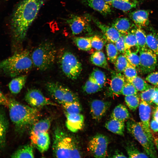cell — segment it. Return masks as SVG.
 <instances>
[{
    "instance_id": "277c9868",
    "label": "cell",
    "mask_w": 158,
    "mask_h": 158,
    "mask_svg": "<svg viewBox=\"0 0 158 158\" xmlns=\"http://www.w3.org/2000/svg\"><path fill=\"white\" fill-rule=\"evenodd\" d=\"M52 150L56 158H80V152L74 139L64 130L56 128L53 134Z\"/></svg>"
},
{
    "instance_id": "ac0fdd59",
    "label": "cell",
    "mask_w": 158,
    "mask_h": 158,
    "mask_svg": "<svg viewBox=\"0 0 158 158\" xmlns=\"http://www.w3.org/2000/svg\"><path fill=\"white\" fill-rule=\"evenodd\" d=\"M50 125V121L48 118L41 119L35 122L33 124L30 135V139L32 144L39 135L48 131Z\"/></svg>"
},
{
    "instance_id": "d590c367",
    "label": "cell",
    "mask_w": 158,
    "mask_h": 158,
    "mask_svg": "<svg viewBox=\"0 0 158 158\" xmlns=\"http://www.w3.org/2000/svg\"><path fill=\"white\" fill-rule=\"evenodd\" d=\"M135 34L139 49L147 47L146 42V35L142 28L136 27Z\"/></svg>"
},
{
    "instance_id": "7bdbcfd3",
    "label": "cell",
    "mask_w": 158,
    "mask_h": 158,
    "mask_svg": "<svg viewBox=\"0 0 158 158\" xmlns=\"http://www.w3.org/2000/svg\"><path fill=\"white\" fill-rule=\"evenodd\" d=\"M156 87L153 86L141 92L140 94L141 101L145 102L150 105L152 104V97Z\"/></svg>"
},
{
    "instance_id": "d6986e66",
    "label": "cell",
    "mask_w": 158,
    "mask_h": 158,
    "mask_svg": "<svg viewBox=\"0 0 158 158\" xmlns=\"http://www.w3.org/2000/svg\"><path fill=\"white\" fill-rule=\"evenodd\" d=\"M83 4L98 12L102 15L107 16L111 12V8L104 0H82Z\"/></svg>"
},
{
    "instance_id": "bcb514c9",
    "label": "cell",
    "mask_w": 158,
    "mask_h": 158,
    "mask_svg": "<svg viewBox=\"0 0 158 158\" xmlns=\"http://www.w3.org/2000/svg\"><path fill=\"white\" fill-rule=\"evenodd\" d=\"M123 72L126 80L131 79L137 75L136 68L132 66L129 63Z\"/></svg>"
},
{
    "instance_id": "f35d334b",
    "label": "cell",
    "mask_w": 158,
    "mask_h": 158,
    "mask_svg": "<svg viewBox=\"0 0 158 158\" xmlns=\"http://www.w3.org/2000/svg\"><path fill=\"white\" fill-rule=\"evenodd\" d=\"M124 99L126 105L132 111H135L139 105V98L137 94L125 96Z\"/></svg>"
},
{
    "instance_id": "83f0119b",
    "label": "cell",
    "mask_w": 158,
    "mask_h": 158,
    "mask_svg": "<svg viewBox=\"0 0 158 158\" xmlns=\"http://www.w3.org/2000/svg\"><path fill=\"white\" fill-rule=\"evenodd\" d=\"M130 114L127 108L122 104L116 106L111 113V118L124 122L130 117Z\"/></svg>"
},
{
    "instance_id": "7402d4cb",
    "label": "cell",
    "mask_w": 158,
    "mask_h": 158,
    "mask_svg": "<svg viewBox=\"0 0 158 158\" xmlns=\"http://www.w3.org/2000/svg\"><path fill=\"white\" fill-rule=\"evenodd\" d=\"M136 28V26L125 35V51L128 50L136 53L139 51L140 49L135 34Z\"/></svg>"
},
{
    "instance_id": "3957f363",
    "label": "cell",
    "mask_w": 158,
    "mask_h": 158,
    "mask_svg": "<svg viewBox=\"0 0 158 158\" xmlns=\"http://www.w3.org/2000/svg\"><path fill=\"white\" fill-rule=\"evenodd\" d=\"M33 65L31 55L27 49L15 53L0 62V72L11 77L29 71Z\"/></svg>"
},
{
    "instance_id": "9a60e30c",
    "label": "cell",
    "mask_w": 158,
    "mask_h": 158,
    "mask_svg": "<svg viewBox=\"0 0 158 158\" xmlns=\"http://www.w3.org/2000/svg\"><path fill=\"white\" fill-rule=\"evenodd\" d=\"M91 18L107 40L109 42L115 43L121 35L122 34L113 27L107 25L92 16H91Z\"/></svg>"
},
{
    "instance_id": "4316f807",
    "label": "cell",
    "mask_w": 158,
    "mask_h": 158,
    "mask_svg": "<svg viewBox=\"0 0 158 158\" xmlns=\"http://www.w3.org/2000/svg\"><path fill=\"white\" fill-rule=\"evenodd\" d=\"M124 122L111 118L106 123L105 127L113 133L121 135H123L125 128Z\"/></svg>"
},
{
    "instance_id": "7c38bea8",
    "label": "cell",
    "mask_w": 158,
    "mask_h": 158,
    "mask_svg": "<svg viewBox=\"0 0 158 158\" xmlns=\"http://www.w3.org/2000/svg\"><path fill=\"white\" fill-rule=\"evenodd\" d=\"M25 99L30 106L35 108L48 105H57L37 89L32 88L28 90L25 95Z\"/></svg>"
},
{
    "instance_id": "c3c4849f",
    "label": "cell",
    "mask_w": 158,
    "mask_h": 158,
    "mask_svg": "<svg viewBox=\"0 0 158 158\" xmlns=\"http://www.w3.org/2000/svg\"><path fill=\"white\" fill-rule=\"evenodd\" d=\"M145 80L156 86H158V71L150 73L146 77Z\"/></svg>"
},
{
    "instance_id": "603a6c76",
    "label": "cell",
    "mask_w": 158,
    "mask_h": 158,
    "mask_svg": "<svg viewBox=\"0 0 158 158\" xmlns=\"http://www.w3.org/2000/svg\"><path fill=\"white\" fill-rule=\"evenodd\" d=\"M140 0H113L111 5L116 8L127 12L136 8Z\"/></svg>"
},
{
    "instance_id": "ee69618b",
    "label": "cell",
    "mask_w": 158,
    "mask_h": 158,
    "mask_svg": "<svg viewBox=\"0 0 158 158\" xmlns=\"http://www.w3.org/2000/svg\"><path fill=\"white\" fill-rule=\"evenodd\" d=\"M122 89L121 94L125 96L137 94L138 91L130 82L126 80Z\"/></svg>"
},
{
    "instance_id": "5b68a950",
    "label": "cell",
    "mask_w": 158,
    "mask_h": 158,
    "mask_svg": "<svg viewBox=\"0 0 158 158\" xmlns=\"http://www.w3.org/2000/svg\"><path fill=\"white\" fill-rule=\"evenodd\" d=\"M56 54L55 46L52 42H42L33 50L31 55L33 65L41 71L50 68L54 63Z\"/></svg>"
},
{
    "instance_id": "ba28073f",
    "label": "cell",
    "mask_w": 158,
    "mask_h": 158,
    "mask_svg": "<svg viewBox=\"0 0 158 158\" xmlns=\"http://www.w3.org/2000/svg\"><path fill=\"white\" fill-rule=\"evenodd\" d=\"M46 88L50 96L60 104L79 101L77 95L69 88L56 82L47 83Z\"/></svg>"
},
{
    "instance_id": "ffe728a7",
    "label": "cell",
    "mask_w": 158,
    "mask_h": 158,
    "mask_svg": "<svg viewBox=\"0 0 158 158\" xmlns=\"http://www.w3.org/2000/svg\"><path fill=\"white\" fill-rule=\"evenodd\" d=\"M126 82L124 76L120 73H114L111 80L110 91L113 95L121 94L123 87Z\"/></svg>"
},
{
    "instance_id": "9f6ffc18",
    "label": "cell",
    "mask_w": 158,
    "mask_h": 158,
    "mask_svg": "<svg viewBox=\"0 0 158 158\" xmlns=\"http://www.w3.org/2000/svg\"><path fill=\"white\" fill-rule=\"evenodd\" d=\"M109 5L111 4L113 0H104Z\"/></svg>"
},
{
    "instance_id": "7dc6e473",
    "label": "cell",
    "mask_w": 158,
    "mask_h": 158,
    "mask_svg": "<svg viewBox=\"0 0 158 158\" xmlns=\"http://www.w3.org/2000/svg\"><path fill=\"white\" fill-rule=\"evenodd\" d=\"M125 35L122 34L119 39L115 43V46L118 52L121 54H123L125 51Z\"/></svg>"
},
{
    "instance_id": "8d00e7d4",
    "label": "cell",
    "mask_w": 158,
    "mask_h": 158,
    "mask_svg": "<svg viewBox=\"0 0 158 158\" xmlns=\"http://www.w3.org/2000/svg\"><path fill=\"white\" fill-rule=\"evenodd\" d=\"M126 150L129 158L149 157L146 154L140 152L133 144L127 145L126 147Z\"/></svg>"
},
{
    "instance_id": "cb8c5ba5",
    "label": "cell",
    "mask_w": 158,
    "mask_h": 158,
    "mask_svg": "<svg viewBox=\"0 0 158 158\" xmlns=\"http://www.w3.org/2000/svg\"><path fill=\"white\" fill-rule=\"evenodd\" d=\"M27 77L26 75H23L17 76L12 79L8 85L11 93L14 94L19 93L24 86Z\"/></svg>"
},
{
    "instance_id": "1f68e13d",
    "label": "cell",
    "mask_w": 158,
    "mask_h": 158,
    "mask_svg": "<svg viewBox=\"0 0 158 158\" xmlns=\"http://www.w3.org/2000/svg\"><path fill=\"white\" fill-rule=\"evenodd\" d=\"M61 104L64 110L65 114H80L82 110L81 106L79 101L66 102Z\"/></svg>"
},
{
    "instance_id": "681fc988",
    "label": "cell",
    "mask_w": 158,
    "mask_h": 158,
    "mask_svg": "<svg viewBox=\"0 0 158 158\" xmlns=\"http://www.w3.org/2000/svg\"><path fill=\"white\" fill-rule=\"evenodd\" d=\"M9 99L3 94L0 89V105L8 107Z\"/></svg>"
},
{
    "instance_id": "e0dca14e",
    "label": "cell",
    "mask_w": 158,
    "mask_h": 158,
    "mask_svg": "<svg viewBox=\"0 0 158 158\" xmlns=\"http://www.w3.org/2000/svg\"><path fill=\"white\" fill-rule=\"evenodd\" d=\"M66 118V125L67 128L72 132H76L82 128L84 122L83 115L80 114H65Z\"/></svg>"
},
{
    "instance_id": "52a82bcc",
    "label": "cell",
    "mask_w": 158,
    "mask_h": 158,
    "mask_svg": "<svg viewBox=\"0 0 158 158\" xmlns=\"http://www.w3.org/2000/svg\"><path fill=\"white\" fill-rule=\"evenodd\" d=\"M59 62L66 76L73 80L77 78L82 71V65L73 54L67 50L63 51L59 55Z\"/></svg>"
},
{
    "instance_id": "8fae6325",
    "label": "cell",
    "mask_w": 158,
    "mask_h": 158,
    "mask_svg": "<svg viewBox=\"0 0 158 158\" xmlns=\"http://www.w3.org/2000/svg\"><path fill=\"white\" fill-rule=\"evenodd\" d=\"M139 52L140 71L144 74L153 71L157 65L156 55L148 47L140 49Z\"/></svg>"
},
{
    "instance_id": "f907efd6",
    "label": "cell",
    "mask_w": 158,
    "mask_h": 158,
    "mask_svg": "<svg viewBox=\"0 0 158 158\" xmlns=\"http://www.w3.org/2000/svg\"><path fill=\"white\" fill-rule=\"evenodd\" d=\"M151 130L155 132L158 133V122L153 118L150 122Z\"/></svg>"
},
{
    "instance_id": "f6af8a7d",
    "label": "cell",
    "mask_w": 158,
    "mask_h": 158,
    "mask_svg": "<svg viewBox=\"0 0 158 158\" xmlns=\"http://www.w3.org/2000/svg\"><path fill=\"white\" fill-rule=\"evenodd\" d=\"M92 47L97 51L102 49L104 44V40L99 37L95 35L90 37Z\"/></svg>"
},
{
    "instance_id": "ab89813d",
    "label": "cell",
    "mask_w": 158,
    "mask_h": 158,
    "mask_svg": "<svg viewBox=\"0 0 158 158\" xmlns=\"http://www.w3.org/2000/svg\"><path fill=\"white\" fill-rule=\"evenodd\" d=\"M106 49L108 60L114 63L118 56V53L115 45L113 43H108L106 45Z\"/></svg>"
},
{
    "instance_id": "5bb4252c",
    "label": "cell",
    "mask_w": 158,
    "mask_h": 158,
    "mask_svg": "<svg viewBox=\"0 0 158 158\" xmlns=\"http://www.w3.org/2000/svg\"><path fill=\"white\" fill-rule=\"evenodd\" d=\"M111 103L99 99L92 101L90 104V113L93 119L99 121L104 116L109 109Z\"/></svg>"
},
{
    "instance_id": "f5cc1de1",
    "label": "cell",
    "mask_w": 158,
    "mask_h": 158,
    "mask_svg": "<svg viewBox=\"0 0 158 158\" xmlns=\"http://www.w3.org/2000/svg\"><path fill=\"white\" fill-rule=\"evenodd\" d=\"M153 117V118L158 122V106L155 108L154 111Z\"/></svg>"
},
{
    "instance_id": "d4e9b609",
    "label": "cell",
    "mask_w": 158,
    "mask_h": 158,
    "mask_svg": "<svg viewBox=\"0 0 158 158\" xmlns=\"http://www.w3.org/2000/svg\"><path fill=\"white\" fill-rule=\"evenodd\" d=\"M50 144V139L47 132L44 133L38 136L32 144L41 152L47 151Z\"/></svg>"
},
{
    "instance_id": "4fadbf2b",
    "label": "cell",
    "mask_w": 158,
    "mask_h": 158,
    "mask_svg": "<svg viewBox=\"0 0 158 158\" xmlns=\"http://www.w3.org/2000/svg\"><path fill=\"white\" fill-rule=\"evenodd\" d=\"M150 105L146 102L141 101L139 106V112L140 122L143 128L149 136L153 138L150 126L151 113Z\"/></svg>"
},
{
    "instance_id": "7a4b0ae2",
    "label": "cell",
    "mask_w": 158,
    "mask_h": 158,
    "mask_svg": "<svg viewBox=\"0 0 158 158\" xmlns=\"http://www.w3.org/2000/svg\"><path fill=\"white\" fill-rule=\"evenodd\" d=\"M9 99L10 119L16 131L22 133L36 121L40 116V112L37 108L21 104L13 98Z\"/></svg>"
},
{
    "instance_id": "6da1fadb",
    "label": "cell",
    "mask_w": 158,
    "mask_h": 158,
    "mask_svg": "<svg viewBox=\"0 0 158 158\" xmlns=\"http://www.w3.org/2000/svg\"><path fill=\"white\" fill-rule=\"evenodd\" d=\"M45 0H22L14 10L11 20L13 37L16 43L25 40L29 28Z\"/></svg>"
},
{
    "instance_id": "44dd1931",
    "label": "cell",
    "mask_w": 158,
    "mask_h": 158,
    "mask_svg": "<svg viewBox=\"0 0 158 158\" xmlns=\"http://www.w3.org/2000/svg\"><path fill=\"white\" fill-rule=\"evenodd\" d=\"M112 26L122 34L126 35L136 26L126 18H118L114 20Z\"/></svg>"
},
{
    "instance_id": "d6a6232c",
    "label": "cell",
    "mask_w": 158,
    "mask_h": 158,
    "mask_svg": "<svg viewBox=\"0 0 158 158\" xmlns=\"http://www.w3.org/2000/svg\"><path fill=\"white\" fill-rule=\"evenodd\" d=\"M126 80L130 82L138 91L142 92L152 87L148 84L143 79L137 76L135 77Z\"/></svg>"
},
{
    "instance_id": "836d02e7",
    "label": "cell",
    "mask_w": 158,
    "mask_h": 158,
    "mask_svg": "<svg viewBox=\"0 0 158 158\" xmlns=\"http://www.w3.org/2000/svg\"><path fill=\"white\" fill-rule=\"evenodd\" d=\"M73 41L80 49L85 51L90 50L92 47L90 37H75Z\"/></svg>"
},
{
    "instance_id": "b9f144b4",
    "label": "cell",
    "mask_w": 158,
    "mask_h": 158,
    "mask_svg": "<svg viewBox=\"0 0 158 158\" xmlns=\"http://www.w3.org/2000/svg\"><path fill=\"white\" fill-rule=\"evenodd\" d=\"M129 63L135 68H139L140 57L137 53L126 50L123 54Z\"/></svg>"
},
{
    "instance_id": "816d5d0a",
    "label": "cell",
    "mask_w": 158,
    "mask_h": 158,
    "mask_svg": "<svg viewBox=\"0 0 158 158\" xmlns=\"http://www.w3.org/2000/svg\"><path fill=\"white\" fill-rule=\"evenodd\" d=\"M153 103L158 106V87H156L152 99Z\"/></svg>"
},
{
    "instance_id": "4dcf8cb0",
    "label": "cell",
    "mask_w": 158,
    "mask_h": 158,
    "mask_svg": "<svg viewBox=\"0 0 158 158\" xmlns=\"http://www.w3.org/2000/svg\"><path fill=\"white\" fill-rule=\"evenodd\" d=\"M90 61L94 65L106 68L108 64L104 54L102 51H97L93 53L90 56Z\"/></svg>"
},
{
    "instance_id": "484cf974",
    "label": "cell",
    "mask_w": 158,
    "mask_h": 158,
    "mask_svg": "<svg viewBox=\"0 0 158 158\" xmlns=\"http://www.w3.org/2000/svg\"><path fill=\"white\" fill-rule=\"evenodd\" d=\"M8 122L3 110L0 108V150L4 146Z\"/></svg>"
},
{
    "instance_id": "9c48e42d",
    "label": "cell",
    "mask_w": 158,
    "mask_h": 158,
    "mask_svg": "<svg viewBox=\"0 0 158 158\" xmlns=\"http://www.w3.org/2000/svg\"><path fill=\"white\" fill-rule=\"evenodd\" d=\"M64 19L71 28L73 35L82 33H90L92 31L90 24L91 18L90 15L71 14L68 18Z\"/></svg>"
},
{
    "instance_id": "f546056e",
    "label": "cell",
    "mask_w": 158,
    "mask_h": 158,
    "mask_svg": "<svg viewBox=\"0 0 158 158\" xmlns=\"http://www.w3.org/2000/svg\"><path fill=\"white\" fill-rule=\"evenodd\" d=\"M11 157L15 158H34V155L32 146L26 145L21 147L11 155Z\"/></svg>"
},
{
    "instance_id": "e575fe53",
    "label": "cell",
    "mask_w": 158,
    "mask_h": 158,
    "mask_svg": "<svg viewBox=\"0 0 158 158\" xmlns=\"http://www.w3.org/2000/svg\"><path fill=\"white\" fill-rule=\"evenodd\" d=\"M102 88V87L90 76L83 87V91L88 94L97 92Z\"/></svg>"
},
{
    "instance_id": "db71d44e",
    "label": "cell",
    "mask_w": 158,
    "mask_h": 158,
    "mask_svg": "<svg viewBox=\"0 0 158 158\" xmlns=\"http://www.w3.org/2000/svg\"><path fill=\"white\" fill-rule=\"evenodd\" d=\"M113 158H126L127 157L123 154L119 152H116L113 155Z\"/></svg>"
},
{
    "instance_id": "60d3db41",
    "label": "cell",
    "mask_w": 158,
    "mask_h": 158,
    "mask_svg": "<svg viewBox=\"0 0 158 158\" xmlns=\"http://www.w3.org/2000/svg\"><path fill=\"white\" fill-rule=\"evenodd\" d=\"M102 88L104 86L106 80L104 73L98 68L93 70L90 76Z\"/></svg>"
},
{
    "instance_id": "74e56055",
    "label": "cell",
    "mask_w": 158,
    "mask_h": 158,
    "mask_svg": "<svg viewBox=\"0 0 158 158\" xmlns=\"http://www.w3.org/2000/svg\"><path fill=\"white\" fill-rule=\"evenodd\" d=\"M128 63L129 62L124 55L121 54L118 56L114 63L116 71L118 73L123 72Z\"/></svg>"
},
{
    "instance_id": "2e32d148",
    "label": "cell",
    "mask_w": 158,
    "mask_h": 158,
    "mask_svg": "<svg viewBox=\"0 0 158 158\" xmlns=\"http://www.w3.org/2000/svg\"><path fill=\"white\" fill-rule=\"evenodd\" d=\"M150 12L148 10H138L129 13L130 17L135 26L141 28L147 27L149 24Z\"/></svg>"
},
{
    "instance_id": "8992f818",
    "label": "cell",
    "mask_w": 158,
    "mask_h": 158,
    "mask_svg": "<svg viewBox=\"0 0 158 158\" xmlns=\"http://www.w3.org/2000/svg\"><path fill=\"white\" fill-rule=\"evenodd\" d=\"M128 131L141 145L149 157H157L153 139L147 133L141 122L128 120L126 123Z\"/></svg>"
},
{
    "instance_id": "11a10c76",
    "label": "cell",
    "mask_w": 158,
    "mask_h": 158,
    "mask_svg": "<svg viewBox=\"0 0 158 158\" xmlns=\"http://www.w3.org/2000/svg\"><path fill=\"white\" fill-rule=\"evenodd\" d=\"M153 139L154 145L158 151V137L153 136Z\"/></svg>"
},
{
    "instance_id": "30bf717a",
    "label": "cell",
    "mask_w": 158,
    "mask_h": 158,
    "mask_svg": "<svg viewBox=\"0 0 158 158\" xmlns=\"http://www.w3.org/2000/svg\"><path fill=\"white\" fill-rule=\"evenodd\" d=\"M108 138L100 134L94 136L88 144V149L91 154L96 158H104L107 154L109 144Z\"/></svg>"
},
{
    "instance_id": "f1b7e54d",
    "label": "cell",
    "mask_w": 158,
    "mask_h": 158,
    "mask_svg": "<svg viewBox=\"0 0 158 158\" xmlns=\"http://www.w3.org/2000/svg\"><path fill=\"white\" fill-rule=\"evenodd\" d=\"M151 29L146 35L147 46L158 56V31Z\"/></svg>"
}]
</instances>
